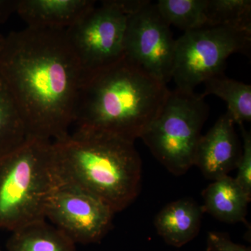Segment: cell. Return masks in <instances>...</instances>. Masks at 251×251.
Listing matches in <instances>:
<instances>
[{"instance_id": "cell-1", "label": "cell", "mask_w": 251, "mask_h": 251, "mask_svg": "<svg viewBox=\"0 0 251 251\" xmlns=\"http://www.w3.org/2000/svg\"><path fill=\"white\" fill-rule=\"evenodd\" d=\"M0 76L22 115L28 138L54 142L70 133L83 73L65 30L26 27L5 36Z\"/></svg>"}, {"instance_id": "cell-2", "label": "cell", "mask_w": 251, "mask_h": 251, "mask_svg": "<svg viewBox=\"0 0 251 251\" xmlns=\"http://www.w3.org/2000/svg\"><path fill=\"white\" fill-rule=\"evenodd\" d=\"M167 85L124 57L83 81L75 110L77 129L134 143L161 110Z\"/></svg>"}, {"instance_id": "cell-3", "label": "cell", "mask_w": 251, "mask_h": 251, "mask_svg": "<svg viewBox=\"0 0 251 251\" xmlns=\"http://www.w3.org/2000/svg\"><path fill=\"white\" fill-rule=\"evenodd\" d=\"M58 179L86 190L115 213L125 210L141 189L142 161L134 143L77 129L52 142Z\"/></svg>"}, {"instance_id": "cell-4", "label": "cell", "mask_w": 251, "mask_h": 251, "mask_svg": "<svg viewBox=\"0 0 251 251\" xmlns=\"http://www.w3.org/2000/svg\"><path fill=\"white\" fill-rule=\"evenodd\" d=\"M54 181L52 142L29 137L0 156V228L12 232L46 220Z\"/></svg>"}, {"instance_id": "cell-5", "label": "cell", "mask_w": 251, "mask_h": 251, "mask_svg": "<svg viewBox=\"0 0 251 251\" xmlns=\"http://www.w3.org/2000/svg\"><path fill=\"white\" fill-rule=\"evenodd\" d=\"M201 94L175 89L140 138L153 156L173 175L179 176L194 166L195 156L209 115Z\"/></svg>"}, {"instance_id": "cell-6", "label": "cell", "mask_w": 251, "mask_h": 251, "mask_svg": "<svg viewBox=\"0 0 251 251\" xmlns=\"http://www.w3.org/2000/svg\"><path fill=\"white\" fill-rule=\"evenodd\" d=\"M251 31L215 26L186 31L176 40L172 80L176 89L194 92L198 85L224 74L232 54L250 53Z\"/></svg>"}, {"instance_id": "cell-7", "label": "cell", "mask_w": 251, "mask_h": 251, "mask_svg": "<svg viewBox=\"0 0 251 251\" xmlns=\"http://www.w3.org/2000/svg\"><path fill=\"white\" fill-rule=\"evenodd\" d=\"M128 15L119 0L103 1L66 29L80 62L83 81L125 57V36Z\"/></svg>"}, {"instance_id": "cell-8", "label": "cell", "mask_w": 251, "mask_h": 251, "mask_svg": "<svg viewBox=\"0 0 251 251\" xmlns=\"http://www.w3.org/2000/svg\"><path fill=\"white\" fill-rule=\"evenodd\" d=\"M115 214L97 196L55 175L46 219L75 244L100 242L111 229Z\"/></svg>"}, {"instance_id": "cell-9", "label": "cell", "mask_w": 251, "mask_h": 251, "mask_svg": "<svg viewBox=\"0 0 251 251\" xmlns=\"http://www.w3.org/2000/svg\"><path fill=\"white\" fill-rule=\"evenodd\" d=\"M176 40L151 1L127 18L125 57L161 83L172 80Z\"/></svg>"}, {"instance_id": "cell-10", "label": "cell", "mask_w": 251, "mask_h": 251, "mask_svg": "<svg viewBox=\"0 0 251 251\" xmlns=\"http://www.w3.org/2000/svg\"><path fill=\"white\" fill-rule=\"evenodd\" d=\"M233 120L226 112L198 143L194 166L206 179L216 180L227 176L237 168L240 157V143Z\"/></svg>"}, {"instance_id": "cell-11", "label": "cell", "mask_w": 251, "mask_h": 251, "mask_svg": "<svg viewBox=\"0 0 251 251\" xmlns=\"http://www.w3.org/2000/svg\"><path fill=\"white\" fill-rule=\"evenodd\" d=\"M96 4L92 0H19L16 14L27 27L66 30Z\"/></svg>"}, {"instance_id": "cell-12", "label": "cell", "mask_w": 251, "mask_h": 251, "mask_svg": "<svg viewBox=\"0 0 251 251\" xmlns=\"http://www.w3.org/2000/svg\"><path fill=\"white\" fill-rule=\"evenodd\" d=\"M203 213L202 206L194 200L182 198L164 206L157 214L153 224L167 244L179 248L197 237Z\"/></svg>"}, {"instance_id": "cell-13", "label": "cell", "mask_w": 251, "mask_h": 251, "mask_svg": "<svg viewBox=\"0 0 251 251\" xmlns=\"http://www.w3.org/2000/svg\"><path fill=\"white\" fill-rule=\"evenodd\" d=\"M202 210L221 222H246L251 198L229 175L213 181L203 191Z\"/></svg>"}, {"instance_id": "cell-14", "label": "cell", "mask_w": 251, "mask_h": 251, "mask_svg": "<svg viewBox=\"0 0 251 251\" xmlns=\"http://www.w3.org/2000/svg\"><path fill=\"white\" fill-rule=\"evenodd\" d=\"M75 244L46 220L33 223L12 232L7 251H76Z\"/></svg>"}, {"instance_id": "cell-15", "label": "cell", "mask_w": 251, "mask_h": 251, "mask_svg": "<svg viewBox=\"0 0 251 251\" xmlns=\"http://www.w3.org/2000/svg\"><path fill=\"white\" fill-rule=\"evenodd\" d=\"M205 89L201 94L219 97L227 103V112L235 125H242L251 121V86L229 78L221 74L204 82Z\"/></svg>"}, {"instance_id": "cell-16", "label": "cell", "mask_w": 251, "mask_h": 251, "mask_svg": "<svg viewBox=\"0 0 251 251\" xmlns=\"http://www.w3.org/2000/svg\"><path fill=\"white\" fill-rule=\"evenodd\" d=\"M27 138L22 115L0 76V156L18 148Z\"/></svg>"}, {"instance_id": "cell-17", "label": "cell", "mask_w": 251, "mask_h": 251, "mask_svg": "<svg viewBox=\"0 0 251 251\" xmlns=\"http://www.w3.org/2000/svg\"><path fill=\"white\" fill-rule=\"evenodd\" d=\"M208 0H159L157 9L170 26L190 31L209 27Z\"/></svg>"}, {"instance_id": "cell-18", "label": "cell", "mask_w": 251, "mask_h": 251, "mask_svg": "<svg viewBox=\"0 0 251 251\" xmlns=\"http://www.w3.org/2000/svg\"><path fill=\"white\" fill-rule=\"evenodd\" d=\"M209 27L228 26L251 31V0H208Z\"/></svg>"}, {"instance_id": "cell-19", "label": "cell", "mask_w": 251, "mask_h": 251, "mask_svg": "<svg viewBox=\"0 0 251 251\" xmlns=\"http://www.w3.org/2000/svg\"><path fill=\"white\" fill-rule=\"evenodd\" d=\"M242 131L243 146L238 161L237 174L234 178L236 182L246 194L251 198V134L244 127L239 125Z\"/></svg>"}, {"instance_id": "cell-20", "label": "cell", "mask_w": 251, "mask_h": 251, "mask_svg": "<svg viewBox=\"0 0 251 251\" xmlns=\"http://www.w3.org/2000/svg\"><path fill=\"white\" fill-rule=\"evenodd\" d=\"M207 251H251V248L236 244L227 234L219 232H208L206 237Z\"/></svg>"}, {"instance_id": "cell-21", "label": "cell", "mask_w": 251, "mask_h": 251, "mask_svg": "<svg viewBox=\"0 0 251 251\" xmlns=\"http://www.w3.org/2000/svg\"><path fill=\"white\" fill-rule=\"evenodd\" d=\"M19 0H0V23L8 21L11 15L16 13Z\"/></svg>"}, {"instance_id": "cell-22", "label": "cell", "mask_w": 251, "mask_h": 251, "mask_svg": "<svg viewBox=\"0 0 251 251\" xmlns=\"http://www.w3.org/2000/svg\"><path fill=\"white\" fill-rule=\"evenodd\" d=\"M5 36H3L0 34V52H1V50H2L3 45H4Z\"/></svg>"}]
</instances>
